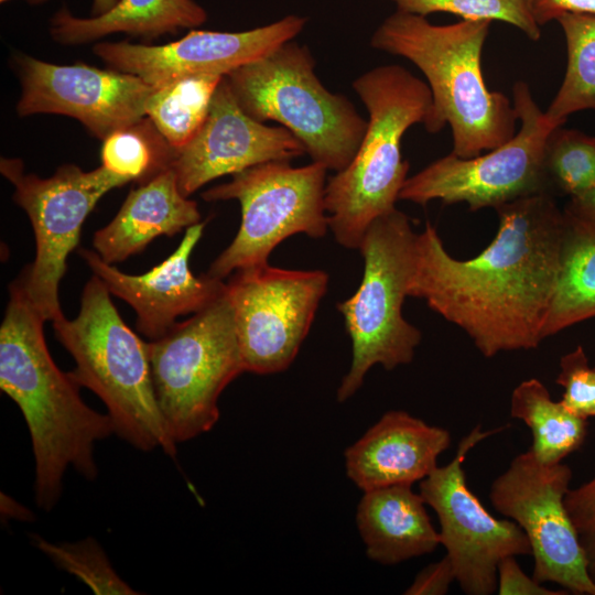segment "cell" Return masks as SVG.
Returning <instances> with one entry per match:
<instances>
[{"instance_id":"1","label":"cell","mask_w":595,"mask_h":595,"mask_svg":"<svg viewBox=\"0 0 595 595\" xmlns=\"http://www.w3.org/2000/svg\"><path fill=\"white\" fill-rule=\"evenodd\" d=\"M494 240L476 257L459 260L426 223L416 235L409 296L458 326L479 353L537 348L556 285L564 212L550 194L496 208Z\"/></svg>"},{"instance_id":"2","label":"cell","mask_w":595,"mask_h":595,"mask_svg":"<svg viewBox=\"0 0 595 595\" xmlns=\"http://www.w3.org/2000/svg\"><path fill=\"white\" fill-rule=\"evenodd\" d=\"M9 292L0 327V388L25 420L35 462V501L51 511L68 467L88 480L97 477L95 444L116 429L108 413L84 402L71 372L54 363L43 334L45 321L18 280Z\"/></svg>"},{"instance_id":"3","label":"cell","mask_w":595,"mask_h":595,"mask_svg":"<svg viewBox=\"0 0 595 595\" xmlns=\"http://www.w3.org/2000/svg\"><path fill=\"white\" fill-rule=\"evenodd\" d=\"M491 21L462 20L436 25L425 17L396 11L375 30L370 45L401 56L425 76L432 108L424 128L432 133L446 125L453 136L452 153L473 158L515 136L513 104L487 88L482 52Z\"/></svg>"},{"instance_id":"4","label":"cell","mask_w":595,"mask_h":595,"mask_svg":"<svg viewBox=\"0 0 595 595\" xmlns=\"http://www.w3.org/2000/svg\"><path fill=\"white\" fill-rule=\"evenodd\" d=\"M353 88L368 111V126L353 160L326 182L325 208L337 242L358 249L368 226L396 208L409 170L401 140L410 127L424 125L432 94L396 64L364 73Z\"/></svg>"},{"instance_id":"5","label":"cell","mask_w":595,"mask_h":595,"mask_svg":"<svg viewBox=\"0 0 595 595\" xmlns=\"http://www.w3.org/2000/svg\"><path fill=\"white\" fill-rule=\"evenodd\" d=\"M52 323L56 338L75 360L72 377L105 403L116 434L137 450L161 448L174 457L176 443L156 404L148 343L123 322L104 282L93 274L84 286L78 315L74 320L63 315Z\"/></svg>"},{"instance_id":"6","label":"cell","mask_w":595,"mask_h":595,"mask_svg":"<svg viewBox=\"0 0 595 595\" xmlns=\"http://www.w3.org/2000/svg\"><path fill=\"white\" fill-rule=\"evenodd\" d=\"M225 77L248 116L279 122L302 142L312 162L338 172L355 156L368 120L344 95L325 88L305 45L289 41Z\"/></svg>"},{"instance_id":"7","label":"cell","mask_w":595,"mask_h":595,"mask_svg":"<svg viewBox=\"0 0 595 595\" xmlns=\"http://www.w3.org/2000/svg\"><path fill=\"white\" fill-rule=\"evenodd\" d=\"M416 232L409 217L394 208L367 228L358 249L364 275L357 291L338 303L351 339L353 359L337 400L349 399L375 365L392 370L413 360L421 332L404 320L402 305L409 296L414 269Z\"/></svg>"},{"instance_id":"8","label":"cell","mask_w":595,"mask_h":595,"mask_svg":"<svg viewBox=\"0 0 595 595\" xmlns=\"http://www.w3.org/2000/svg\"><path fill=\"white\" fill-rule=\"evenodd\" d=\"M148 347L156 404L171 439L177 444L208 432L219 419L220 393L246 371L226 290Z\"/></svg>"},{"instance_id":"9","label":"cell","mask_w":595,"mask_h":595,"mask_svg":"<svg viewBox=\"0 0 595 595\" xmlns=\"http://www.w3.org/2000/svg\"><path fill=\"white\" fill-rule=\"evenodd\" d=\"M327 171L316 162L294 167L290 161H270L203 192L206 202L237 199L241 208L236 237L206 274L223 280L237 270L266 264L272 250L295 234L324 237Z\"/></svg>"},{"instance_id":"10","label":"cell","mask_w":595,"mask_h":595,"mask_svg":"<svg viewBox=\"0 0 595 595\" xmlns=\"http://www.w3.org/2000/svg\"><path fill=\"white\" fill-rule=\"evenodd\" d=\"M520 128L515 136L488 153L437 159L408 177L399 199L419 205L431 201L465 203L472 212L497 208L518 198L550 194L543 154L549 133L556 127L534 101L530 87L519 80L512 88ZM551 195V194H550Z\"/></svg>"},{"instance_id":"11","label":"cell","mask_w":595,"mask_h":595,"mask_svg":"<svg viewBox=\"0 0 595 595\" xmlns=\"http://www.w3.org/2000/svg\"><path fill=\"white\" fill-rule=\"evenodd\" d=\"M0 171L14 186L13 201L28 214L35 236V259L18 281L44 321L54 322L64 315L60 282L86 217L106 193L130 181L102 165L83 171L75 164H63L43 178L9 158H1Z\"/></svg>"},{"instance_id":"12","label":"cell","mask_w":595,"mask_h":595,"mask_svg":"<svg viewBox=\"0 0 595 595\" xmlns=\"http://www.w3.org/2000/svg\"><path fill=\"white\" fill-rule=\"evenodd\" d=\"M508 426L483 431L480 424L476 425L461 440L453 459L436 466L419 486L425 504L437 516L440 543L452 563L455 581L468 595L494 594L499 562L507 556L531 555L521 528L488 512L468 487L463 468L467 454L478 443Z\"/></svg>"},{"instance_id":"13","label":"cell","mask_w":595,"mask_h":595,"mask_svg":"<svg viewBox=\"0 0 595 595\" xmlns=\"http://www.w3.org/2000/svg\"><path fill=\"white\" fill-rule=\"evenodd\" d=\"M572 476L569 465L543 463L529 448L493 482L489 499L528 538L536 581L555 583L567 593L595 595V583L564 504Z\"/></svg>"},{"instance_id":"14","label":"cell","mask_w":595,"mask_h":595,"mask_svg":"<svg viewBox=\"0 0 595 595\" xmlns=\"http://www.w3.org/2000/svg\"><path fill=\"white\" fill-rule=\"evenodd\" d=\"M328 275L269 263L235 271L226 283L246 371H283L307 335Z\"/></svg>"},{"instance_id":"15","label":"cell","mask_w":595,"mask_h":595,"mask_svg":"<svg viewBox=\"0 0 595 595\" xmlns=\"http://www.w3.org/2000/svg\"><path fill=\"white\" fill-rule=\"evenodd\" d=\"M13 63L21 85L20 117L68 116L101 141L143 120L154 91L140 77L111 68L57 65L25 54L14 55Z\"/></svg>"},{"instance_id":"16","label":"cell","mask_w":595,"mask_h":595,"mask_svg":"<svg viewBox=\"0 0 595 595\" xmlns=\"http://www.w3.org/2000/svg\"><path fill=\"white\" fill-rule=\"evenodd\" d=\"M304 17L289 14L241 32L192 29L163 45L98 42L93 52L108 68L140 77L154 88L194 75L226 76L294 40L306 25Z\"/></svg>"},{"instance_id":"17","label":"cell","mask_w":595,"mask_h":595,"mask_svg":"<svg viewBox=\"0 0 595 595\" xmlns=\"http://www.w3.org/2000/svg\"><path fill=\"white\" fill-rule=\"evenodd\" d=\"M306 154L302 142L284 127H270L248 116L224 76L196 136L173 153L181 193L188 197L206 183L270 161Z\"/></svg>"},{"instance_id":"18","label":"cell","mask_w":595,"mask_h":595,"mask_svg":"<svg viewBox=\"0 0 595 595\" xmlns=\"http://www.w3.org/2000/svg\"><path fill=\"white\" fill-rule=\"evenodd\" d=\"M205 221L188 227L178 247L159 266L133 275L104 261L95 250L79 255L110 294L129 303L137 313V329L150 340L165 335L186 314L203 310L226 290V283L206 273L195 277L191 255L199 241Z\"/></svg>"},{"instance_id":"19","label":"cell","mask_w":595,"mask_h":595,"mask_svg":"<svg viewBox=\"0 0 595 595\" xmlns=\"http://www.w3.org/2000/svg\"><path fill=\"white\" fill-rule=\"evenodd\" d=\"M452 442L451 433L405 411L386 412L345 451L348 478L363 491L421 482Z\"/></svg>"},{"instance_id":"20","label":"cell","mask_w":595,"mask_h":595,"mask_svg":"<svg viewBox=\"0 0 595 595\" xmlns=\"http://www.w3.org/2000/svg\"><path fill=\"white\" fill-rule=\"evenodd\" d=\"M201 223L196 202L184 196L169 166L131 190L112 220L97 230L93 247L108 262H122L160 236L172 237Z\"/></svg>"},{"instance_id":"21","label":"cell","mask_w":595,"mask_h":595,"mask_svg":"<svg viewBox=\"0 0 595 595\" xmlns=\"http://www.w3.org/2000/svg\"><path fill=\"white\" fill-rule=\"evenodd\" d=\"M426 504L410 484L364 491L356 513L358 531L369 559L394 565L432 553L440 543Z\"/></svg>"},{"instance_id":"22","label":"cell","mask_w":595,"mask_h":595,"mask_svg":"<svg viewBox=\"0 0 595 595\" xmlns=\"http://www.w3.org/2000/svg\"><path fill=\"white\" fill-rule=\"evenodd\" d=\"M206 20V10L194 0H118L106 13L90 18L62 7L51 18L48 31L60 44L79 45L115 33L152 40L195 29Z\"/></svg>"},{"instance_id":"23","label":"cell","mask_w":595,"mask_h":595,"mask_svg":"<svg viewBox=\"0 0 595 595\" xmlns=\"http://www.w3.org/2000/svg\"><path fill=\"white\" fill-rule=\"evenodd\" d=\"M563 212L560 270L543 339L595 317V224Z\"/></svg>"},{"instance_id":"24","label":"cell","mask_w":595,"mask_h":595,"mask_svg":"<svg viewBox=\"0 0 595 595\" xmlns=\"http://www.w3.org/2000/svg\"><path fill=\"white\" fill-rule=\"evenodd\" d=\"M510 416L530 429V450L548 464L561 463L577 451L587 434V419L553 401L548 388L537 378L523 380L512 390Z\"/></svg>"},{"instance_id":"25","label":"cell","mask_w":595,"mask_h":595,"mask_svg":"<svg viewBox=\"0 0 595 595\" xmlns=\"http://www.w3.org/2000/svg\"><path fill=\"white\" fill-rule=\"evenodd\" d=\"M221 78L186 76L154 88L147 104V117L174 152L187 144L204 125Z\"/></svg>"},{"instance_id":"26","label":"cell","mask_w":595,"mask_h":595,"mask_svg":"<svg viewBox=\"0 0 595 595\" xmlns=\"http://www.w3.org/2000/svg\"><path fill=\"white\" fill-rule=\"evenodd\" d=\"M556 21L565 36L567 65L545 115L562 126L574 112L595 110V14L566 13Z\"/></svg>"},{"instance_id":"27","label":"cell","mask_w":595,"mask_h":595,"mask_svg":"<svg viewBox=\"0 0 595 595\" xmlns=\"http://www.w3.org/2000/svg\"><path fill=\"white\" fill-rule=\"evenodd\" d=\"M549 193L576 197L595 185V138L562 126L548 136L543 154Z\"/></svg>"},{"instance_id":"28","label":"cell","mask_w":595,"mask_h":595,"mask_svg":"<svg viewBox=\"0 0 595 595\" xmlns=\"http://www.w3.org/2000/svg\"><path fill=\"white\" fill-rule=\"evenodd\" d=\"M145 117L136 126L118 130L102 141L101 162L110 172L129 181H148L170 166L174 151L160 136L149 138Z\"/></svg>"},{"instance_id":"29","label":"cell","mask_w":595,"mask_h":595,"mask_svg":"<svg viewBox=\"0 0 595 595\" xmlns=\"http://www.w3.org/2000/svg\"><path fill=\"white\" fill-rule=\"evenodd\" d=\"M33 542L57 567L76 576L96 595L139 594L117 574L104 549L94 538L56 544L34 536Z\"/></svg>"},{"instance_id":"30","label":"cell","mask_w":595,"mask_h":595,"mask_svg":"<svg viewBox=\"0 0 595 595\" xmlns=\"http://www.w3.org/2000/svg\"><path fill=\"white\" fill-rule=\"evenodd\" d=\"M398 11L426 17L444 12L463 20L502 21L538 41L540 25L534 21L527 0H390Z\"/></svg>"},{"instance_id":"31","label":"cell","mask_w":595,"mask_h":595,"mask_svg":"<svg viewBox=\"0 0 595 595\" xmlns=\"http://www.w3.org/2000/svg\"><path fill=\"white\" fill-rule=\"evenodd\" d=\"M555 382L564 390L560 402L569 411L584 419L595 418V366L588 365L582 345L561 357Z\"/></svg>"},{"instance_id":"32","label":"cell","mask_w":595,"mask_h":595,"mask_svg":"<svg viewBox=\"0 0 595 595\" xmlns=\"http://www.w3.org/2000/svg\"><path fill=\"white\" fill-rule=\"evenodd\" d=\"M564 504L584 551L587 573L595 583V475L581 486L570 488Z\"/></svg>"},{"instance_id":"33","label":"cell","mask_w":595,"mask_h":595,"mask_svg":"<svg viewBox=\"0 0 595 595\" xmlns=\"http://www.w3.org/2000/svg\"><path fill=\"white\" fill-rule=\"evenodd\" d=\"M497 593L499 595H564L566 591H553L528 576L516 556L502 559L497 567Z\"/></svg>"},{"instance_id":"34","label":"cell","mask_w":595,"mask_h":595,"mask_svg":"<svg viewBox=\"0 0 595 595\" xmlns=\"http://www.w3.org/2000/svg\"><path fill=\"white\" fill-rule=\"evenodd\" d=\"M455 581L451 561L445 555L418 573L412 584L405 589L407 595H443Z\"/></svg>"},{"instance_id":"35","label":"cell","mask_w":595,"mask_h":595,"mask_svg":"<svg viewBox=\"0 0 595 595\" xmlns=\"http://www.w3.org/2000/svg\"><path fill=\"white\" fill-rule=\"evenodd\" d=\"M534 21L541 26L566 13L595 14V0H527Z\"/></svg>"},{"instance_id":"36","label":"cell","mask_w":595,"mask_h":595,"mask_svg":"<svg viewBox=\"0 0 595 595\" xmlns=\"http://www.w3.org/2000/svg\"><path fill=\"white\" fill-rule=\"evenodd\" d=\"M564 210L595 224V185L585 193L570 198Z\"/></svg>"},{"instance_id":"37","label":"cell","mask_w":595,"mask_h":595,"mask_svg":"<svg viewBox=\"0 0 595 595\" xmlns=\"http://www.w3.org/2000/svg\"><path fill=\"white\" fill-rule=\"evenodd\" d=\"M1 511L6 516H10L21 521H32L33 516L29 509L13 500L8 495H1Z\"/></svg>"},{"instance_id":"38","label":"cell","mask_w":595,"mask_h":595,"mask_svg":"<svg viewBox=\"0 0 595 595\" xmlns=\"http://www.w3.org/2000/svg\"><path fill=\"white\" fill-rule=\"evenodd\" d=\"M118 0H93L91 13L94 15H100L109 11L117 4Z\"/></svg>"},{"instance_id":"39","label":"cell","mask_w":595,"mask_h":595,"mask_svg":"<svg viewBox=\"0 0 595 595\" xmlns=\"http://www.w3.org/2000/svg\"><path fill=\"white\" fill-rule=\"evenodd\" d=\"M9 0H0L1 3H4ZM29 4H32V6H39V4H43L45 3L46 1L48 0H25Z\"/></svg>"}]
</instances>
